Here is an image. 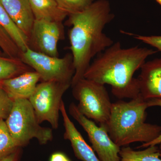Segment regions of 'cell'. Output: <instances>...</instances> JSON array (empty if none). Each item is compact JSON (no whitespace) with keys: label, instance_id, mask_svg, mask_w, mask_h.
<instances>
[{"label":"cell","instance_id":"obj_1","mask_svg":"<svg viewBox=\"0 0 161 161\" xmlns=\"http://www.w3.org/2000/svg\"><path fill=\"white\" fill-rule=\"evenodd\" d=\"M68 16L65 25L71 27L69 38L75 69L72 87L84 78L93 58L114 43L103 31L115 15L108 0H96L83 11Z\"/></svg>","mask_w":161,"mask_h":161},{"label":"cell","instance_id":"obj_2","mask_svg":"<svg viewBox=\"0 0 161 161\" xmlns=\"http://www.w3.org/2000/svg\"><path fill=\"white\" fill-rule=\"evenodd\" d=\"M158 51L139 46L123 48L117 42L91 63L84 78L112 87L113 95L119 99H134L139 96L138 79L134 77L149 56Z\"/></svg>","mask_w":161,"mask_h":161},{"label":"cell","instance_id":"obj_3","mask_svg":"<svg viewBox=\"0 0 161 161\" xmlns=\"http://www.w3.org/2000/svg\"><path fill=\"white\" fill-rule=\"evenodd\" d=\"M149 108L140 94L130 102L112 103L109 118L105 127L110 138L118 147L140 142L148 143L161 134V126L145 123Z\"/></svg>","mask_w":161,"mask_h":161},{"label":"cell","instance_id":"obj_4","mask_svg":"<svg viewBox=\"0 0 161 161\" xmlns=\"http://www.w3.org/2000/svg\"><path fill=\"white\" fill-rule=\"evenodd\" d=\"M9 133L19 147H26L35 138L41 145L53 140V130L41 126L29 99L14 100L9 116L5 120Z\"/></svg>","mask_w":161,"mask_h":161},{"label":"cell","instance_id":"obj_5","mask_svg":"<svg viewBox=\"0 0 161 161\" xmlns=\"http://www.w3.org/2000/svg\"><path fill=\"white\" fill-rule=\"evenodd\" d=\"M72 87L80 113L99 125H105L109 118L112 103L104 85L83 78Z\"/></svg>","mask_w":161,"mask_h":161},{"label":"cell","instance_id":"obj_6","mask_svg":"<svg viewBox=\"0 0 161 161\" xmlns=\"http://www.w3.org/2000/svg\"><path fill=\"white\" fill-rule=\"evenodd\" d=\"M20 58L39 74L41 81H58L72 85L75 69L71 53L60 58L34 51L28 47L21 53Z\"/></svg>","mask_w":161,"mask_h":161},{"label":"cell","instance_id":"obj_7","mask_svg":"<svg viewBox=\"0 0 161 161\" xmlns=\"http://www.w3.org/2000/svg\"><path fill=\"white\" fill-rule=\"evenodd\" d=\"M70 86V83L58 81H42L38 84L29 100L39 123L47 121L52 129H58L62 96Z\"/></svg>","mask_w":161,"mask_h":161},{"label":"cell","instance_id":"obj_8","mask_svg":"<svg viewBox=\"0 0 161 161\" xmlns=\"http://www.w3.org/2000/svg\"><path fill=\"white\" fill-rule=\"evenodd\" d=\"M69 112L87 133L92 149L101 161H120V147L111 139L104 127L98 126L95 122L86 118L80 113L74 103L70 104Z\"/></svg>","mask_w":161,"mask_h":161},{"label":"cell","instance_id":"obj_9","mask_svg":"<svg viewBox=\"0 0 161 161\" xmlns=\"http://www.w3.org/2000/svg\"><path fill=\"white\" fill-rule=\"evenodd\" d=\"M64 38L62 22L35 19L28 39V47L44 54L59 57L58 42Z\"/></svg>","mask_w":161,"mask_h":161},{"label":"cell","instance_id":"obj_10","mask_svg":"<svg viewBox=\"0 0 161 161\" xmlns=\"http://www.w3.org/2000/svg\"><path fill=\"white\" fill-rule=\"evenodd\" d=\"M137 78L140 93L145 100L161 98V58L145 62Z\"/></svg>","mask_w":161,"mask_h":161},{"label":"cell","instance_id":"obj_11","mask_svg":"<svg viewBox=\"0 0 161 161\" xmlns=\"http://www.w3.org/2000/svg\"><path fill=\"white\" fill-rule=\"evenodd\" d=\"M60 112L64 128V138L69 141L75 156L82 161H101L70 119L63 100L60 104Z\"/></svg>","mask_w":161,"mask_h":161},{"label":"cell","instance_id":"obj_12","mask_svg":"<svg viewBox=\"0 0 161 161\" xmlns=\"http://www.w3.org/2000/svg\"><path fill=\"white\" fill-rule=\"evenodd\" d=\"M40 80L39 74L31 70L2 80L0 86L13 100L18 98L29 99Z\"/></svg>","mask_w":161,"mask_h":161},{"label":"cell","instance_id":"obj_13","mask_svg":"<svg viewBox=\"0 0 161 161\" xmlns=\"http://www.w3.org/2000/svg\"><path fill=\"white\" fill-rule=\"evenodd\" d=\"M11 19L29 39L35 18L30 0H0Z\"/></svg>","mask_w":161,"mask_h":161},{"label":"cell","instance_id":"obj_14","mask_svg":"<svg viewBox=\"0 0 161 161\" xmlns=\"http://www.w3.org/2000/svg\"><path fill=\"white\" fill-rule=\"evenodd\" d=\"M35 19L62 22L67 14L60 9L55 0H30Z\"/></svg>","mask_w":161,"mask_h":161},{"label":"cell","instance_id":"obj_15","mask_svg":"<svg viewBox=\"0 0 161 161\" xmlns=\"http://www.w3.org/2000/svg\"><path fill=\"white\" fill-rule=\"evenodd\" d=\"M0 26L5 30L21 52L28 47V39L21 31L7 13L0 2Z\"/></svg>","mask_w":161,"mask_h":161},{"label":"cell","instance_id":"obj_16","mask_svg":"<svg viewBox=\"0 0 161 161\" xmlns=\"http://www.w3.org/2000/svg\"><path fill=\"white\" fill-rule=\"evenodd\" d=\"M119 155V161H161L159 149L156 146H150L139 151L124 147L120 148Z\"/></svg>","mask_w":161,"mask_h":161},{"label":"cell","instance_id":"obj_17","mask_svg":"<svg viewBox=\"0 0 161 161\" xmlns=\"http://www.w3.org/2000/svg\"><path fill=\"white\" fill-rule=\"evenodd\" d=\"M31 70H34L19 58L0 56V82Z\"/></svg>","mask_w":161,"mask_h":161},{"label":"cell","instance_id":"obj_18","mask_svg":"<svg viewBox=\"0 0 161 161\" xmlns=\"http://www.w3.org/2000/svg\"><path fill=\"white\" fill-rule=\"evenodd\" d=\"M20 147L12 137L5 120H0V160L14 152Z\"/></svg>","mask_w":161,"mask_h":161},{"label":"cell","instance_id":"obj_19","mask_svg":"<svg viewBox=\"0 0 161 161\" xmlns=\"http://www.w3.org/2000/svg\"><path fill=\"white\" fill-rule=\"evenodd\" d=\"M96 0H55L60 9L68 15L83 11Z\"/></svg>","mask_w":161,"mask_h":161},{"label":"cell","instance_id":"obj_20","mask_svg":"<svg viewBox=\"0 0 161 161\" xmlns=\"http://www.w3.org/2000/svg\"><path fill=\"white\" fill-rule=\"evenodd\" d=\"M0 47L8 57L20 58L22 52L5 30L1 26Z\"/></svg>","mask_w":161,"mask_h":161},{"label":"cell","instance_id":"obj_21","mask_svg":"<svg viewBox=\"0 0 161 161\" xmlns=\"http://www.w3.org/2000/svg\"><path fill=\"white\" fill-rule=\"evenodd\" d=\"M14 100L0 86V120H6L11 111Z\"/></svg>","mask_w":161,"mask_h":161},{"label":"cell","instance_id":"obj_22","mask_svg":"<svg viewBox=\"0 0 161 161\" xmlns=\"http://www.w3.org/2000/svg\"><path fill=\"white\" fill-rule=\"evenodd\" d=\"M125 34L132 36L136 40L142 41L143 43L151 45L161 53V36H146L135 34L131 33L122 31Z\"/></svg>","mask_w":161,"mask_h":161},{"label":"cell","instance_id":"obj_23","mask_svg":"<svg viewBox=\"0 0 161 161\" xmlns=\"http://www.w3.org/2000/svg\"><path fill=\"white\" fill-rule=\"evenodd\" d=\"M147 103H148V107L153 106H160L161 107V98H153V99H149L147 100ZM161 143V134L158 137L153 140L152 142L148 143H143L141 146L138 147L139 148H146L149 147L150 146H156L158 144Z\"/></svg>","mask_w":161,"mask_h":161},{"label":"cell","instance_id":"obj_24","mask_svg":"<svg viewBox=\"0 0 161 161\" xmlns=\"http://www.w3.org/2000/svg\"><path fill=\"white\" fill-rule=\"evenodd\" d=\"M22 155V148L20 147L5 158L0 160V161H20Z\"/></svg>","mask_w":161,"mask_h":161},{"label":"cell","instance_id":"obj_25","mask_svg":"<svg viewBox=\"0 0 161 161\" xmlns=\"http://www.w3.org/2000/svg\"><path fill=\"white\" fill-rule=\"evenodd\" d=\"M49 161H71L69 158L63 153H54L50 157Z\"/></svg>","mask_w":161,"mask_h":161},{"label":"cell","instance_id":"obj_26","mask_svg":"<svg viewBox=\"0 0 161 161\" xmlns=\"http://www.w3.org/2000/svg\"><path fill=\"white\" fill-rule=\"evenodd\" d=\"M157 3L161 6V0H155Z\"/></svg>","mask_w":161,"mask_h":161},{"label":"cell","instance_id":"obj_27","mask_svg":"<svg viewBox=\"0 0 161 161\" xmlns=\"http://www.w3.org/2000/svg\"><path fill=\"white\" fill-rule=\"evenodd\" d=\"M159 149L160 153V158H161V143L160 144V147Z\"/></svg>","mask_w":161,"mask_h":161},{"label":"cell","instance_id":"obj_28","mask_svg":"<svg viewBox=\"0 0 161 161\" xmlns=\"http://www.w3.org/2000/svg\"></svg>","mask_w":161,"mask_h":161}]
</instances>
